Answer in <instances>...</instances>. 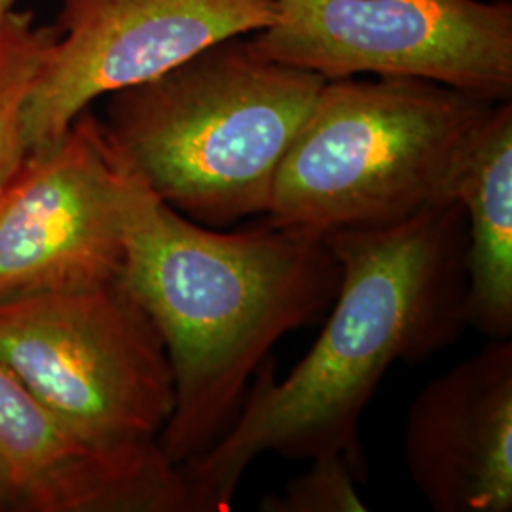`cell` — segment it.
<instances>
[{
	"label": "cell",
	"mask_w": 512,
	"mask_h": 512,
	"mask_svg": "<svg viewBox=\"0 0 512 512\" xmlns=\"http://www.w3.org/2000/svg\"><path fill=\"white\" fill-rule=\"evenodd\" d=\"M465 215V323L490 340L512 336V105L495 103L459 164Z\"/></svg>",
	"instance_id": "8fae6325"
},
{
	"label": "cell",
	"mask_w": 512,
	"mask_h": 512,
	"mask_svg": "<svg viewBox=\"0 0 512 512\" xmlns=\"http://www.w3.org/2000/svg\"><path fill=\"white\" fill-rule=\"evenodd\" d=\"M404 458L437 512L512 511V340H492L421 389Z\"/></svg>",
	"instance_id": "30bf717a"
},
{
	"label": "cell",
	"mask_w": 512,
	"mask_h": 512,
	"mask_svg": "<svg viewBox=\"0 0 512 512\" xmlns=\"http://www.w3.org/2000/svg\"><path fill=\"white\" fill-rule=\"evenodd\" d=\"M323 239L342 268L325 329L283 380L266 359L220 439L179 465L190 512L230 511L262 454L310 461L338 452L365 465L359 421L389 368L433 357L467 327L459 202Z\"/></svg>",
	"instance_id": "6da1fadb"
},
{
	"label": "cell",
	"mask_w": 512,
	"mask_h": 512,
	"mask_svg": "<svg viewBox=\"0 0 512 512\" xmlns=\"http://www.w3.org/2000/svg\"><path fill=\"white\" fill-rule=\"evenodd\" d=\"M275 19V0H61L57 38L23 110L27 147L57 139L93 101Z\"/></svg>",
	"instance_id": "ba28073f"
},
{
	"label": "cell",
	"mask_w": 512,
	"mask_h": 512,
	"mask_svg": "<svg viewBox=\"0 0 512 512\" xmlns=\"http://www.w3.org/2000/svg\"><path fill=\"white\" fill-rule=\"evenodd\" d=\"M260 55L325 80L418 78L492 103L512 97L511 0H275Z\"/></svg>",
	"instance_id": "8992f818"
},
{
	"label": "cell",
	"mask_w": 512,
	"mask_h": 512,
	"mask_svg": "<svg viewBox=\"0 0 512 512\" xmlns=\"http://www.w3.org/2000/svg\"><path fill=\"white\" fill-rule=\"evenodd\" d=\"M18 0H0V19L4 18L10 10H14Z\"/></svg>",
	"instance_id": "5bb4252c"
},
{
	"label": "cell",
	"mask_w": 512,
	"mask_h": 512,
	"mask_svg": "<svg viewBox=\"0 0 512 512\" xmlns=\"http://www.w3.org/2000/svg\"><path fill=\"white\" fill-rule=\"evenodd\" d=\"M366 467L346 454H323L294 476L279 494L260 501L264 512H365L357 484L365 482Z\"/></svg>",
	"instance_id": "4fadbf2b"
},
{
	"label": "cell",
	"mask_w": 512,
	"mask_h": 512,
	"mask_svg": "<svg viewBox=\"0 0 512 512\" xmlns=\"http://www.w3.org/2000/svg\"><path fill=\"white\" fill-rule=\"evenodd\" d=\"M135 177L92 109L29 148L0 192V302L120 279Z\"/></svg>",
	"instance_id": "52a82bcc"
},
{
	"label": "cell",
	"mask_w": 512,
	"mask_h": 512,
	"mask_svg": "<svg viewBox=\"0 0 512 512\" xmlns=\"http://www.w3.org/2000/svg\"><path fill=\"white\" fill-rule=\"evenodd\" d=\"M325 78L228 38L107 95L112 147L184 217L224 228L266 215L275 175Z\"/></svg>",
	"instance_id": "3957f363"
},
{
	"label": "cell",
	"mask_w": 512,
	"mask_h": 512,
	"mask_svg": "<svg viewBox=\"0 0 512 512\" xmlns=\"http://www.w3.org/2000/svg\"><path fill=\"white\" fill-rule=\"evenodd\" d=\"M0 363L103 444L158 442L173 412L162 336L120 279L0 302Z\"/></svg>",
	"instance_id": "5b68a950"
},
{
	"label": "cell",
	"mask_w": 512,
	"mask_h": 512,
	"mask_svg": "<svg viewBox=\"0 0 512 512\" xmlns=\"http://www.w3.org/2000/svg\"><path fill=\"white\" fill-rule=\"evenodd\" d=\"M55 38L33 12L14 8L0 19V192L29 152L23 110Z\"/></svg>",
	"instance_id": "7c38bea8"
},
{
	"label": "cell",
	"mask_w": 512,
	"mask_h": 512,
	"mask_svg": "<svg viewBox=\"0 0 512 512\" xmlns=\"http://www.w3.org/2000/svg\"><path fill=\"white\" fill-rule=\"evenodd\" d=\"M494 105L418 78L325 80L264 217L323 238L456 202L461 158Z\"/></svg>",
	"instance_id": "277c9868"
},
{
	"label": "cell",
	"mask_w": 512,
	"mask_h": 512,
	"mask_svg": "<svg viewBox=\"0 0 512 512\" xmlns=\"http://www.w3.org/2000/svg\"><path fill=\"white\" fill-rule=\"evenodd\" d=\"M120 281L167 351L175 403L158 444L179 467L228 429L275 344L332 306L342 268L321 236L268 220L217 232L169 207L137 175Z\"/></svg>",
	"instance_id": "7a4b0ae2"
},
{
	"label": "cell",
	"mask_w": 512,
	"mask_h": 512,
	"mask_svg": "<svg viewBox=\"0 0 512 512\" xmlns=\"http://www.w3.org/2000/svg\"><path fill=\"white\" fill-rule=\"evenodd\" d=\"M0 511L190 512L158 442L88 439L0 363Z\"/></svg>",
	"instance_id": "9c48e42d"
}]
</instances>
